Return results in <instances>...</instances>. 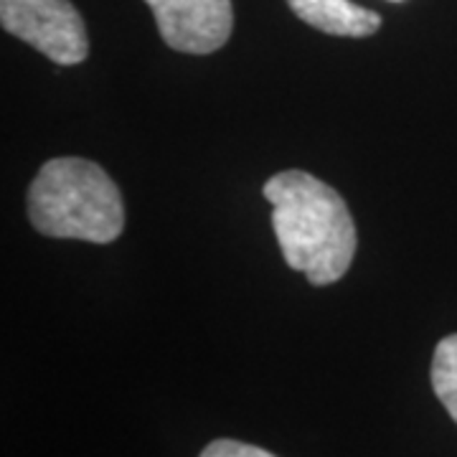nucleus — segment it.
<instances>
[{"label":"nucleus","mask_w":457,"mask_h":457,"mask_svg":"<svg viewBox=\"0 0 457 457\" xmlns=\"http://www.w3.org/2000/svg\"><path fill=\"white\" fill-rule=\"evenodd\" d=\"M282 257L311 285H333L351 270L359 234L343 196L305 170H282L264 183Z\"/></svg>","instance_id":"f257e3e1"},{"label":"nucleus","mask_w":457,"mask_h":457,"mask_svg":"<svg viewBox=\"0 0 457 457\" xmlns=\"http://www.w3.org/2000/svg\"><path fill=\"white\" fill-rule=\"evenodd\" d=\"M432 389L457 425V333L442 338L432 356Z\"/></svg>","instance_id":"423d86ee"},{"label":"nucleus","mask_w":457,"mask_h":457,"mask_svg":"<svg viewBox=\"0 0 457 457\" xmlns=\"http://www.w3.org/2000/svg\"><path fill=\"white\" fill-rule=\"evenodd\" d=\"M198 457H278L267 450H262L257 445H246L239 440H213L204 447V453Z\"/></svg>","instance_id":"0eeeda50"},{"label":"nucleus","mask_w":457,"mask_h":457,"mask_svg":"<svg viewBox=\"0 0 457 457\" xmlns=\"http://www.w3.org/2000/svg\"><path fill=\"white\" fill-rule=\"evenodd\" d=\"M165 46L180 54H213L231 36V0H145Z\"/></svg>","instance_id":"20e7f679"},{"label":"nucleus","mask_w":457,"mask_h":457,"mask_svg":"<svg viewBox=\"0 0 457 457\" xmlns=\"http://www.w3.org/2000/svg\"><path fill=\"white\" fill-rule=\"evenodd\" d=\"M394 3H396V0H394Z\"/></svg>","instance_id":"6e6552de"},{"label":"nucleus","mask_w":457,"mask_h":457,"mask_svg":"<svg viewBox=\"0 0 457 457\" xmlns=\"http://www.w3.org/2000/svg\"><path fill=\"white\" fill-rule=\"evenodd\" d=\"M3 29L59 66L82 64L89 36L71 0H0Z\"/></svg>","instance_id":"7ed1b4c3"},{"label":"nucleus","mask_w":457,"mask_h":457,"mask_svg":"<svg viewBox=\"0 0 457 457\" xmlns=\"http://www.w3.org/2000/svg\"><path fill=\"white\" fill-rule=\"evenodd\" d=\"M29 219L38 234L51 239L110 245L125 228V204L97 163L51 158L29 186Z\"/></svg>","instance_id":"f03ea898"},{"label":"nucleus","mask_w":457,"mask_h":457,"mask_svg":"<svg viewBox=\"0 0 457 457\" xmlns=\"http://www.w3.org/2000/svg\"><path fill=\"white\" fill-rule=\"evenodd\" d=\"M287 5L300 21L330 36L363 38L381 29V16L353 0H287Z\"/></svg>","instance_id":"39448f33"}]
</instances>
